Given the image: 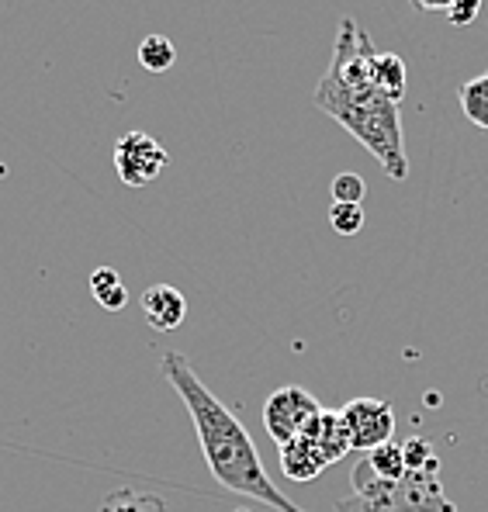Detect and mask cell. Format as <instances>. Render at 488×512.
Listing matches in <instances>:
<instances>
[{
    "label": "cell",
    "mask_w": 488,
    "mask_h": 512,
    "mask_svg": "<svg viewBox=\"0 0 488 512\" xmlns=\"http://www.w3.org/2000/svg\"><path fill=\"white\" fill-rule=\"evenodd\" d=\"M160 367H163V378L174 384V391L184 398L187 412H191L194 433H198L201 454H205V464H208V471H212V478L219 481L222 488H229V492L264 502V506L274 512H305L270 481L253 436L246 433V426L212 395V388L198 378L191 360H187L184 353H163Z\"/></svg>",
    "instance_id": "1"
},
{
    "label": "cell",
    "mask_w": 488,
    "mask_h": 512,
    "mask_svg": "<svg viewBox=\"0 0 488 512\" xmlns=\"http://www.w3.org/2000/svg\"><path fill=\"white\" fill-rule=\"evenodd\" d=\"M315 108L329 115L385 167L392 180L409 177V156H405L402 122H399V104L385 97L378 87H336L326 77L315 87Z\"/></svg>",
    "instance_id": "2"
},
{
    "label": "cell",
    "mask_w": 488,
    "mask_h": 512,
    "mask_svg": "<svg viewBox=\"0 0 488 512\" xmlns=\"http://www.w3.org/2000/svg\"><path fill=\"white\" fill-rule=\"evenodd\" d=\"M336 512H454L440 485V468L409 471L402 481H381L367 457L354 468V492L336 499Z\"/></svg>",
    "instance_id": "3"
},
{
    "label": "cell",
    "mask_w": 488,
    "mask_h": 512,
    "mask_svg": "<svg viewBox=\"0 0 488 512\" xmlns=\"http://www.w3.org/2000/svg\"><path fill=\"white\" fill-rule=\"evenodd\" d=\"M319 412H322V405L315 402V395L309 388L288 384V388H277L274 395L267 398L264 426H267V433L274 436L277 447H284V443L298 440Z\"/></svg>",
    "instance_id": "4"
},
{
    "label": "cell",
    "mask_w": 488,
    "mask_h": 512,
    "mask_svg": "<svg viewBox=\"0 0 488 512\" xmlns=\"http://www.w3.org/2000/svg\"><path fill=\"white\" fill-rule=\"evenodd\" d=\"M340 419L347 426L350 450L371 454V450L392 443L395 433V412L385 398H354L340 409Z\"/></svg>",
    "instance_id": "5"
},
{
    "label": "cell",
    "mask_w": 488,
    "mask_h": 512,
    "mask_svg": "<svg viewBox=\"0 0 488 512\" xmlns=\"http://www.w3.org/2000/svg\"><path fill=\"white\" fill-rule=\"evenodd\" d=\"M170 156L153 135L146 132H125L115 142V170L118 180L129 187H146L167 170Z\"/></svg>",
    "instance_id": "6"
},
{
    "label": "cell",
    "mask_w": 488,
    "mask_h": 512,
    "mask_svg": "<svg viewBox=\"0 0 488 512\" xmlns=\"http://www.w3.org/2000/svg\"><path fill=\"white\" fill-rule=\"evenodd\" d=\"M302 440L309 443V447L326 464H336V461H343V457L350 454V436H347V426H343L340 412L322 409L319 416L309 423V429L302 433Z\"/></svg>",
    "instance_id": "7"
},
{
    "label": "cell",
    "mask_w": 488,
    "mask_h": 512,
    "mask_svg": "<svg viewBox=\"0 0 488 512\" xmlns=\"http://www.w3.org/2000/svg\"><path fill=\"white\" fill-rule=\"evenodd\" d=\"M142 315H146V322L156 333H170V329H177L184 322L187 298L177 288H170V284H153L142 295Z\"/></svg>",
    "instance_id": "8"
},
{
    "label": "cell",
    "mask_w": 488,
    "mask_h": 512,
    "mask_svg": "<svg viewBox=\"0 0 488 512\" xmlns=\"http://www.w3.org/2000/svg\"><path fill=\"white\" fill-rule=\"evenodd\" d=\"M326 468H329V464L322 461L319 454H315V450L302 440V436L281 447V471H284V478H288V481L309 485V481L319 478V474L326 471Z\"/></svg>",
    "instance_id": "9"
},
{
    "label": "cell",
    "mask_w": 488,
    "mask_h": 512,
    "mask_svg": "<svg viewBox=\"0 0 488 512\" xmlns=\"http://www.w3.org/2000/svg\"><path fill=\"white\" fill-rule=\"evenodd\" d=\"M405 84H409V77H405V59L395 56V52H378V59H374V87L385 97H392L395 104H402Z\"/></svg>",
    "instance_id": "10"
},
{
    "label": "cell",
    "mask_w": 488,
    "mask_h": 512,
    "mask_svg": "<svg viewBox=\"0 0 488 512\" xmlns=\"http://www.w3.org/2000/svg\"><path fill=\"white\" fill-rule=\"evenodd\" d=\"M90 295L97 298V305L108 308V312H122L129 305V288L122 284L115 267H97L90 274Z\"/></svg>",
    "instance_id": "11"
},
{
    "label": "cell",
    "mask_w": 488,
    "mask_h": 512,
    "mask_svg": "<svg viewBox=\"0 0 488 512\" xmlns=\"http://www.w3.org/2000/svg\"><path fill=\"white\" fill-rule=\"evenodd\" d=\"M101 512H167V502L153 492H135V488H118L104 495Z\"/></svg>",
    "instance_id": "12"
},
{
    "label": "cell",
    "mask_w": 488,
    "mask_h": 512,
    "mask_svg": "<svg viewBox=\"0 0 488 512\" xmlns=\"http://www.w3.org/2000/svg\"><path fill=\"white\" fill-rule=\"evenodd\" d=\"M457 97H461V111L468 115V122L488 132V73L485 77L468 80Z\"/></svg>",
    "instance_id": "13"
},
{
    "label": "cell",
    "mask_w": 488,
    "mask_h": 512,
    "mask_svg": "<svg viewBox=\"0 0 488 512\" xmlns=\"http://www.w3.org/2000/svg\"><path fill=\"white\" fill-rule=\"evenodd\" d=\"M367 464H371V471L378 474L381 481H402L405 474H409L402 443H385V447L371 450V454H367Z\"/></svg>",
    "instance_id": "14"
},
{
    "label": "cell",
    "mask_w": 488,
    "mask_h": 512,
    "mask_svg": "<svg viewBox=\"0 0 488 512\" xmlns=\"http://www.w3.org/2000/svg\"><path fill=\"white\" fill-rule=\"evenodd\" d=\"M177 59V49L167 35H146L139 45V63L146 66L149 73H167Z\"/></svg>",
    "instance_id": "15"
},
{
    "label": "cell",
    "mask_w": 488,
    "mask_h": 512,
    "mask_svg": "<svg viewBox=\"0 0 488 512\" xmlns=\"http://www.w3.org/2000/svg\"><path fill=\"white\" fill-rule=\"evenodd\" d=\"M405 450V468L409 471H430V468H440L437 461V450H433L430 440H423V436H412V440L402 443Z\"/></svg>",
    "instance_id": "16"
},
{
    "label": "cell",
    "mask_w": 488,
    "mask_h": 512,
    "mask_svg": "<svg viewBox=\"0 0 488 512\" xmlns=\"http://www.w3.org/2000/svg\"><path fill=\"white\" fill-rule=\"evenodd\" d=\"M329 191H333L336 205H360L367 187H364V177H360V173H336Z\"/></svg>",
    "instance_id": "17"
},
{
    "label": "cell",
    "mask_w": 488,
    "mask_h": 512,
    "mask_svg": "<svg viewBox=\"0 0 488 512\" xmlns=\"http://www.w3.org/2000/svg\"><path fill=\"white\" fill-rule=\"evenodd\" d=\"M329 225H333L340 236H357L364 229V208L360 205H333L329 208Z\"/></svg>",
    "instance_id": "18"
},
{
    "label": "cell",
    "mask_w": 488,
    "mask_h": 512,
    "mask_svg": "<svg viewBox=\"0 0 488 512\" xmlns=\"http://www.w3.org/2000/svg\"><path fill=\"white\" fill-rule=\"evenodd\" d=\"M478 11H482V0H454L447 11V21L454 28H468L478 18Z\"/></svg>",
    "instance_id": "19"
},
{
    "label": "cell",
    "mask_w": 488,
    "mask_h": 512,
    "mask_svg": "<svg viewBox=\"0 0 488 512\" xmlns=\"http://www.w3.org/2000/svg\"><path fill=\"white\" fill-rule=\"evenodd\" d=\"M412 4L416 7H423V11H450V4H454V0H412Z\"/></svg>",
    "instance_id": "20"
}]
</instances>
